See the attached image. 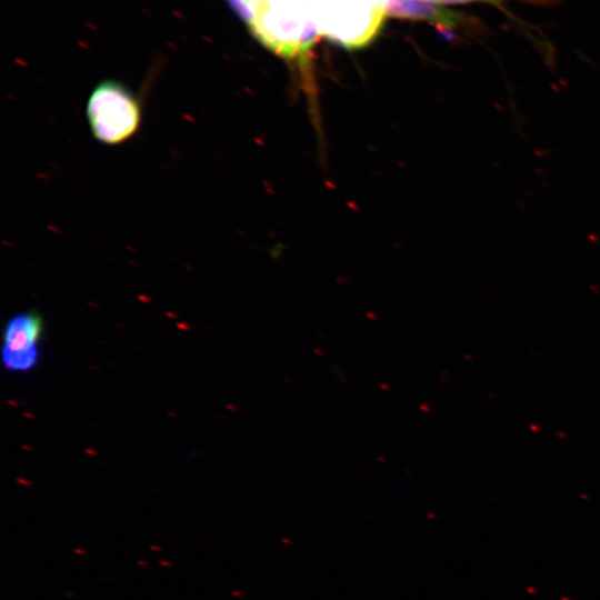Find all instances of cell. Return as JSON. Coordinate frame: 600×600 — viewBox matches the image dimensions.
<instances>
[{
    "label": "cell",
    "mask_w": 600,
    "mask_h": 600,
    "mask_svg": "<svg viewBox=\"0 0 600 600\" xmlns=\"http://www.w3.org/2000/svg\"><path fill=\"white\" fill-rule=\"evenodd\" d=\"M439 6H451V4H469V3H483L493 6L497 9L506 12V6L508 2H524L533 6H551L556 0H427Z\"/></svg>",
    "instance_id": "52a82bcc"
},
{
    "label": "cell",
    "mask_w": 600,
    "mask_h": 600,
    "mask_svg": "<svg viewBox=\"0 0 600 600\" xmlns=\"http://www.w3.org/2000/svg\"><path fill=\"white\" fill-rule=\"evenodd\" d=\"M159 563H160L161 566H164V567H170V566H171L170 562H167V561H163V560L159 561Z\"/></svg>",
    "instance_id": "ba28073f"
},
{
    "label": "cell",
    "mask_w": 600,
    "mask_h": 600,
    "mask_svg": "<svg viewBox=\"0 0 600 600\" xmlns=\"http://www.w3.org/2000/svg\"><path fill=\"white\" fill-rule=\"evenodd\" d=\"M42 333V319L34 312L11 318L4 329L2 362L11 371L32 369L39 358L38 342Z\"/></svg>",
    "instance_id": "5b68a950"
},
{
    "label": "cell",
    "mask_w": 600,
    "mask_h": 600,
    "mask_svg": "<svg viewBox=\"0 0 600 600\" xmlns=\"http://www.w3.org/2000/svg\"><path fill=\"white\" fill-rule=\"evenodd\" d=\"M87 118L93 137L114 146L129 140L139 130L142 107L127 86L117 80H104L90 93Z\"/></svg>",
    "instance_id": "7a4b0ae2"
},
{
    "label": "cell",
    "mask_w": 600,
    "mask_h": 600,
    "mask_svg": "<svg viewBox=\"0 0 600 600\" xmlns=\"http://www.w3.org/2000/svg\"><path fill=\"white\" fill-rule=\"evenodd\" d=\"M250 31L266 48L287 60L303 58L320 34L311 10L298 1L264 3Z\"/></svg>",
    "instance_id": "6da1fadb"
},
{
    "label": "cell",
    "mask_w": 600,
    "mask_h": 600,
    "mask_svg": "<svg viewBox=\"0 0 600 600\" xmlns=\"http://www.w3.org/2000/svg\"><path fill=\"white\" fill-rule=\"evenodd\" d=\"M73 551H74L76 553H80V554H82V556L86 554V552H84L82 549H74Z\"/></svg>",
    "instance_id": "30bf717a"
},
{
    "label": "cell",
    "mask_w": 600,
    "mask_h": 600,
    "mask_svg": "<svg viewBox=\"0 0 600 600\" xmlns=\"http://www.w3.org/2000/svg\"><path fill=\"white\" fill-rule=\"evenodd\" d=\"M312 14L320 33L348 49L368 44L386 16L382 0H317Z\"/></svg>",
    "instance_id": "3957f363"
},
{
    "label": "cell",
    "mask_w": 600,
    "mask_h": 600,
    "mask_svg": "<svg viewBox=\"0 0 600 600\" xmlns=\"http://www.w3.org/2000/svg\"><path fill=\"white\" fill-rule=\"evenodd\" d=\"M150 549L154 551H161V548L158 546H150Z\"/></svg>",
    "instance_id": "9c48e42d"
},
{
    "label": "cell",
    "mask_w": 600,
    "mask_h": 600,
    "mask_svg": "<svg viewBox=\"0 0 600 600\" xmlns=\"http://www.w3.org/2000/svg\"><path fill=\"white\" fill-rule=\"evenodd\" d=\"M138 563L143 564V566H149V563L146 561H138Z\"/></svg>",
    "instance_id": "8fae6325"
},
{
    "label": "cell",
    "mask_w": 600,
    "mask_h": 600,
    "mask_svg": "<svg viewBox=\"0 0 600 600\" xmlns=\"http://www.w3.org/2000/svg\"><path fill=\"white\" fill-rule=\"evenodd\" d=\"M232 10L249 27L256 23L264 3L262 0H227Z\"/></svg>",
    "instance_id": "8992f818"
},
{
    "label": "cell",
    "mask_w": 600,
    "mask_h": 600,
    "mask_svg": "<svg viewBox=\"0 0 600 600\" xmlns=\"http://www.w3.org/2000/svg\"><path fill=\"white\" fill-rule=\"evenodd\" d=\"M387 17L426 21L440 31L482 34L484 23L476 17L450 10L427 0H382Z\"/></svg>",
    "instance_id": "277c9868"
}]
</instances>
